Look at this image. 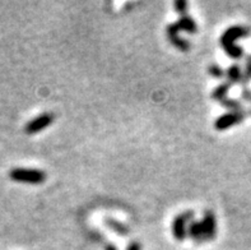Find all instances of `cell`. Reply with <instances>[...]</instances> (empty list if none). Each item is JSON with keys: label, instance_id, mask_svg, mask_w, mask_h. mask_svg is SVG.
Masks as SVG:
<instances>
[{"label": "cell", "instance_id": "1", "mask_svg": "<svg viewBox=\"0 0 251 250\" xmlns=\"http://www.w3.org/2000/svg\"><path fill=\"white\" fill-rule=\"evenodd\" d=\"M250 35V29L245 28V27H240V26H233L231 28L227 29L221 37V46L225 49L227 54L233 59H239L244 55V49L239 48L233 44L236 38L245 37V36Z\"/></svg>", "mask_w": 251, "mask_h": 250}, {"label": "cell", "instance_id": "2", "mask_svg": "<svg viewBox=\"0 0 251 250\" xmlns=\"http://www.w3.org/2000/svg\"><path fill=\"white\" fill-rule=\"evenodd\" d=\"M9 176L14 181L28 184H41L46 180V174L44 171L35 168H13Z\"/></svg>", "mask_w": 251, "mask_h": 250}, {"label": "cell", "instance_id": "3", "mask_svg": "<svg viewBox=\"0 0 251 250\" xmlns=\"http://www.w3.org/2000/svg\"><path fill=\"white\" fill-rule=\"evenodd\" d=\"M248 116V112L244 110L241 111H232V112H227V114L222 115L217 119L214 127L217 130H225L228 128L233 127L236 124L241 123L245 117Z\"/></svg>", "mask_w": 251, "mask_h": 250}, {"label": "cell", "instance_id": "4", "mask_svg": "<svg viewBox=\"0 0 251 250\" xmlns=\"http://www.w3.org/2000/svg\"><path fill=\"white\" fill-rule=\"evenodd\" d=\"M217 223H216V217L212 212H207L205 216H204L203 221L201 222V238L199 244L201 243H205L208 240H212L216 235L217 230Z\"/></svg>", "mask_w": 251, "mask_h": 250}, {"label": "cell", "instance_id": "5", "mask_svg": "<svg viewBox=\"0 0 251 250\" xmlns=\"http://www.w3.org/2000/svg\"><path fill=\"white\" fill-rule=\"evenodd\" d=\"M54 121V115L51 114H42L40 116L35 117L33 120L29 121L27 125H25V130L27 134H35L38 133L40 130L48 128L49 125H51V123Z\"/></svg>", "mask_w": 251, "mask_h": 250}, {"label": "cell", "instance_id": "6", "mask_svg": "<svg viewBox=\"0 0 251 250\" xmlns=\"http://www.w3.org/2000/svg\"><path fill=\"white\" fill-rule=\"evenodd\" d=\"M193 219V212H185L178 215L177 217L174 221V225H172V230H174V235L177 240H184L186 238V222L189 220Z\"/></svg>", "mask_w": 251, "mask_h": 250}, {"label": "cell", "instance_id": "7", "mask_svg": "<svg viewBox=\"0 0 251 250\" xmlns=\"http://www.w3.org/2000/svg\"><path fill=\"white\" fill-rule=\"evenodd\" d=\"M178 28L176 27L175 23H172L167 27V36H169L170 41L172 42V45H175L176 48H178L180 50L182 51H186L190 49V44L188 41H185L182 38L178 37Z\"/></svg>", "mask_w": 251, "mask_h": 250}, {"label": "cell", "instance_id": "8", "mask_svg": "<svg viewBox=\"0 0 251 250\" xmlns=\"http://www.w3.org/2000/svg\"><path fill=\"white\" fill-rule=\"evenodd\" d=\"M175 25L178 28V31L184 29V31H188L190 32V33H195V32H197V25H195V22L193 21V18H190V17L188 16H182L181 18H180V21L176 22Z\"/></svg>", "mask_w": 251, "mask_h": 250}, {"label": "cell", "instance_id": "9", "mask_svg": "<svg viewBox=\"0 0 251 250\" xmlns=\"http://www.w3.org/2000/svg\"><path fill=\"white\" fill-rule=\"evenodd\" d=\"M226 76L228 78V83L231 85L235 84V83H240L241 82V78H242V72H241V68L235 64L232 67H229L228 70L226 72Z\"/></svg>", "mask_w": 251, "mask_h": 250}, {"label": "cell", "instance_id": "10", "mask_svg": "<svg viewBox=\"0 0 251 250\" xmlns=\"http://www.w3.org/2000/svg\"><path fill=\"white\" fill-rule=\"evenodd\" d=\"M229 87H231V84H229L228 82L222 83V84L218 85V87L214 89L212 97H213L214 100H217V101H221V100H223V98H226L227 93H228Z\"/></svg>", "mask_w": 251, "mask_h": 250}, {"label": "cell", "instance_id": "11", "mask_svg": "<svg viewBox=\"0 0 251 250\" xmlns=\"http://www.w3.org/2000/svg\"><path fill=\"white\" fill-rule=\"evenodd\" d=\"M106 225H107L110 228H112L114 231L118 232V234L123 235V236L127 235V232H129V228H127L126 226L123 225V223H120V222L115 221V220H112V219L106 220Z\"/></svg>", "mask_w": 251, "mask_h": 250}, {"label": "cell", "instance_id": "12", "mask_svg": "<svg viewBox=\"0 0 251 250\" xmlns=\"http://www.w3.org/2000/svg\"><path fill=\"white\" fill-rule=\"evenodd\" d=\"M221 105H223L225 108L229 109V110L232 111H241L242 110V105L241 102L236 101V100H229V98H223L220 101Z\"/></svg>", "mask_w": 251, "mask_h": 250}, {"label": "cell", "instance_id": "13", "mask_svg": "<svg viewBox=\"0 0 251 250\" xmlns=\"http://www.w3.org/2000/svg\"><path fill=\"white\" fill-rule=\"evenodd\" d=\"M251 80V55L248 56L246 59V70L245 73L242 74V78H241V84H248L249 81Z\"/></svg>", "mask_w": 251, "mask_h": 250}, {"label": "cell", "instance_id": "14", "mask_svg": "<svg viewBox=\"0 0 251 250\" xmlns=\"http://www.w3.org/2000/svg\"><path fill=\"white\" fill-rule=\"evenodd\" d=\"M209 74L216 77V78H222L223 76H226L225 70L218 67V65H212V67H209Z\"/></svg>", "mask_w": 251, "mask_h": 250}, {"label": "cell", "instance_id": "15", "mask_svg": "<svg viewBox=\"0 0 251 250\" xmlns=\"http://www.w3.org/2000/svg\"><path fill=\"white\" fill-rule=\"evenodd\" d=\"M186 6H188V3L185 0H177L175 3V8L180 14L182 16H186Z\"/></svg>", "mask_w": 251, "mask_h": 250}, {"label": "cell", "instance_id": "16", "mask_svg": "<svg viewBox=\"0 0 251 250\" xmlns=\"http://www.w3.org/2000/svg\"><path fill=\"white\" fill-rule=\"evenodd\" d=\"M242 98H244L245 101H251V91H249V89H244V91H242ZM248 115H251V110L249 111Z\"/></svg>", "mask_w": 251, "mask_h": 250}, {"label": "cell", "instance_id": "17", "mask_svg": "<svg viewBox=\"0 0 251 250\" xmlns=\"http://www.w3.org/2000/svg\"><path fill=\"white\" fill-rule=\"evenodd\" d=\"M140 249H142V248H140V245L138 244V243H133L130 247L127 248V250H140Z\"/></svg>", "mask_w": 251, "mask_h": 250}, {"label": "cell", "instance_id": "18", "mask_svg": "<svg viewBox=\"0 0 251 250\" xmlns=\"http://www.w3.org/2000/svg\"><path fill=\"white\" fill-rule=\"evenodd\" d=\"M105 250H116V248H115L114 245L110 244V245H107V247H106V249H105Z\"/></svg>", "mask_w": 251, "mask_h": 250}]
</instances>
